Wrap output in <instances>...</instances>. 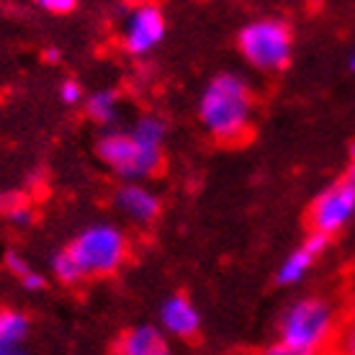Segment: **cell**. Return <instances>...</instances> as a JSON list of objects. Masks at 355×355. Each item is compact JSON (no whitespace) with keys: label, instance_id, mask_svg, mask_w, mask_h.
<instances>
[{"label":"cell","instance_id":"cell-2","mask_svg":"<svg viewBox=\"0 0 355 355\" xmlns=\"http://www.w3.org/2000/svg\"><path fill=\"white\" fill-rule=\"evenodd\" d=\"M335 329L332 306L322 299H302L286 309L278 327V345L268 347L273 355H311L327 345Z\"/></svg>","mask_w":355,"mask_h":355},{"label":"cell","instance_id":"cell-4","mask_svg":"<svg viewBox=\"0 0 355 355\" xmlns=\"http://www.w3.org/2000/svg\"><path fill=\"white\" fill-rule=\"evenodd\" d=\"M85 278L111 275L129 258V240L114 224H93L67 245Z\"/></svg>","mask_w":355,"mask_h":355},{"label":"cell","instance_id":"cell-25","mask_svg":"<svg viewBox=\"0 0 355 355\" xmlns=\"http://www.w3.org/2000/svg\"><path fill=\"white\" fill-rule=\"evenodd\" d=\"M350 67H353V70H355V54H353V60H350Z\"/></svg>","mask_w":355,"mask_h":355},{"label":"cell","instance_id":"cell-15","mask_svg":"<svg viewBox=\"0 0 355 355\" xmlns=\"http://www.w3.org/2000/svg\"><path fill=\"white\" fill-rule=\"evenodd\" d=\"M132 134L144 144H152V147H162L165 142V134H168V124L157 119V116H142L137 124H134Z\"/></svg>","mask_w":355,"mask_h":355},{"label":"cell","instance_id":"cell-21","mask_svg":"<svg viewBox=\"0 0 355 355\" xmlns=\"http://www.w3.org/2000/svg\"><path fill=\"white\" fill-rule=\"evenodd\" d=\"M21 201H26L24 196H16V193H10V196H0V214L6 216V214L13 209V206H18Z\"/></svg>","mask_w":355,"mask_h":355},{"label":"cell","instance_id":"cell-24","mask_svg":"<svg viewBox=\"0 0 355 355\" xmlns=\"http://www.w3.org/2000/svg\"><path fill=\"white\" fill-rule=\"evenodd\" d=\"M350 175L355 178V160H353V168H350Z\"/></svg>","mask_w":355,"mask_h":355},{"label":"cell","instance_id":"cell-17","mask_svg":"<svg viewBox=\"0 0 355 355\" xmlns=\"http://www.w3.org/2000/svg\"><path fill=\"white\" fill-rule=\"evenodd\" d=\"M34 3L39 8L54 13V16H67V13H72L75 6H78V0H34Z\"/></svg>","mask_w":355,"mask_h":355},{"label":"cell","instance_id":"cell-12","mask_svg":"<svg viewBox=\"0 0 355 355\" xmlns=\"http://www.w3.org/2000/svg\"><path fill=\"white\" fill-rule=\"evenodd\" d=\"M28 338V320L26 314L13 309L0 311V355H16L24 350V343Z\"/></svg>","mask_w":355,"mask_h":355},{"label":"cell","instance_id":"cell-23","mask_svg":"<svg viewBox=\"0 0 355 355\" xmlns=\"http://www.w3.org/2000/svg\"><path fill=\"white\" fill-rule=\"evenodd\" d=\"M126 3H132V6H139V3H150V0H126Z\"/></svg>","mask_w":355,"mask_h":355},{"label":"cell","instance_id":"cell-14","mask_svg":"<svg viewBox=\"0 0 355 355\" xmlns=\"http://www.w3.org/2000/svg\"><path fill=\"white\" fill-rule=\"evenodd\" d=\"M52 273L54 278L60 281V284H80L83 278H85V273L80 270V266H78V260L72 258V252L67 248L60 250V252H54L52 258Z\"/></svg>","mask_w":355,"mask_h":355},{"label":"cell","instance_id":"cell-10","mask_svg":"<svg viewBox=\"0 0 355 355\" xmlns=\"http://www.w3.org/2000/svg\"><path fill=\"white\" fill-rule=\"evenodd\" d=\"M329 234H322V232H314L309 240L304 242L299 250H293L291 255L286 258V263L278 270V284L281 286H293L299 284L304 275L309 273L314 260L320 258L322 252L327 250Z\"/></svg>","mask_w":355,"mask_h":355},{"label":"cell","instance_id":"cell-18","mask_svg":"<svg viewBox=\"0 0 355 355\" xmlns=\"http://www.w3.org/2000/svg\"><path fill=\"white\" fill-rule=\"evenodd\" d=\"M6 268H8L10 273L16 275L18 281H24L28 273H34V270H31V266H28L26 260L21 258L18 252H8V255H6Z\"/></svg>","mask_w":355,"mask_h":355},{"label":"cell","instance_id":"cell-11","mask_svg":"<svg viewBox=\"0 0 355 355\" xmlns=\"http://www.w3.org/2000/svg\"><path fill=\"white\" fill-rule=\"evenodd\" d=\"M116 350L124 355H162L168 353V343L157 327L142 324V327L129 329L124 338L119 340Z\"/></svg>","mask_w":355,"mask_h":355},{"label":"cell","instance_id":"cell-6","mask_svg":"<svg viewBox=\"0 0 355 355\" xmlns=\"http://www.w3.org/2000/svg\"><path fill=\"white\" fill-rule=\"evenodd\" d=\"M355 216V178L347 175L327 191L317 196V201L311 204V230L322 232V234H335L345 227Z\"/></svg>","mask_w":355,"mask_h":355},{"label":"cell","instance_id":"cell-13","mask_svg":"<svg viewBox=\"0 0 355 355\" xmlns=\"http://www.w3.org/2000/svg\"><path fill=\"white\" fill-rule=\"evenodd\" d=\"M85 114L90 121L101 126H111L119 116V93L116 90H96L93 96L85 98Z\"/></svg>","mask_w":355,"mask_h":355},{"label":"cell","instance_id":"cell-3","mask_svg":"<svg viewBox=\"0 0 355 355\" xmlns=\"http://www.w3.org/2000/svg\"><path fill=\"white\" fill-rule=\"evenodd\" d=\"M96 152L121 180H150L162 170V147L139 142L132 132H106Z\"/></svg>","mask_w":355,"mask_h":355},{"label":"cell","instance_id":"cell-20","mask_svg":"<svg viewBox=\"0 0 355 355\" xmlns=\"http://www.w3.org/2000/svg\"><path fill=\"white\" fill-rule=\"evenodd\" d=\"M21 286H24L26 291H39V288H44V275L34 270V273H28L26 278L21 281Z\"/></svg>","mask_w":355,"mask_h":355},{"label":"cell","instance_id":"cell-8","mask_svg":"<svg viewBox=\"0 0 355 355\" xmlns=\"http://www.w3.org/2000/svg\"><path fill=\"white\" fill-rule=\"evenodd\" d=\"M114 204L134 224H152L162 209L157 193L144 186V180H124V186L114 193Z\"/></svg>","mask_w":355,"mask_h":355},{"label":"cell","instance_id":"cell-22","mask_svg":"<svg viewBox=\"0 0 355 355\" xmlns=\"http://www.w3.org/2000/svg\"><path fill=\"white\" fill-rule=\"evenodd\" d=\"M347 350V353H353L355 355V327L347 332V338H345V345H343Z\"/></svg>","mask_w":355,"mask_h":355},{"label":"cell","instance_id":"cell-16","mask_svg":"<svg viewBox=\"0 0 355 355\" xmlns=\"http://www.w3.org/2000/svg\"><path fill=\"white\" fill-rule=\"evenodd\" d=\"M6 219H8L13 227H28V224L34 222V211H31L28 201H21V204L13 206V209L6 214Z\"/></svg>","mask_w":355,"mask_h":355},{"label":"cell","instance_id":"cell-7","mask_svg":"<svg viewBox=\"0 0 355 355\" xmlns=\"http://www.w3.org/2000/svg\"><path fill=\"white\" fill-rule=\"evenodd\" d=\"M165 39V16L155 3L134 6L132 16L126 21L121 44L132 57H147Z\"/></svg>","mask_w":355,"mask_h":355},{"label":"cell","instance_id":"cell-19","mask_svg":"<svg viewBox=\"0 0 355 355\" xmlns=\"http://www.w3.org/2000/svg\"><path fill=\"white\" fill-rule=\"evenodd\" d=\"M60 98H62V103H67V106H75V103H80V101H83L80 83L64 80L62 85H60Z\"/></svg>","mask_w":355,"mask_h":355},{"label":"cell","instance_id":"cell-1","mask_svg":"<svg viewBox=\"0 0 355 355\" xmlns=\"http://www.w3.org/2000/svg\"><path fill=\"white\" fill-rule=\"evenodd\" d=\"M255 98L250 83L234 72L216 75L198 101V119L216 142H240L250 132Z\"/></svg>","mask_w":355,"mask_h":355},{"label":"cell","instance_id":"cell-9","mask_svg":"<svg viewBox=\"0 0 355 355\" xmlns=\"http://www.w3.org/2000/svg\"><path fill=\"white\" fill-rule=\"evenodd\" d=\"M160 322H162V329L173 335L178 340H191L198 335V329H201V317H198V311L191 302H188L186 296H170L165 299L160 306Z\"/></svg>","mask_w":355,"mask_h":355},{"label":"cell","instance_id":"cell-5","mask_svg":"<svg viewBox=\"0 0 355 355\" xmlns=\"http://www.w3.org/2000/svg\"><path fill=\"white\" fill-rule=\"evenodd\" d=\"M291 31L284 21L263 18L240 31V54L260 72H281L291 62Z\"/></svg>","mask_w":355,"mask_h":355}]
</instances>
